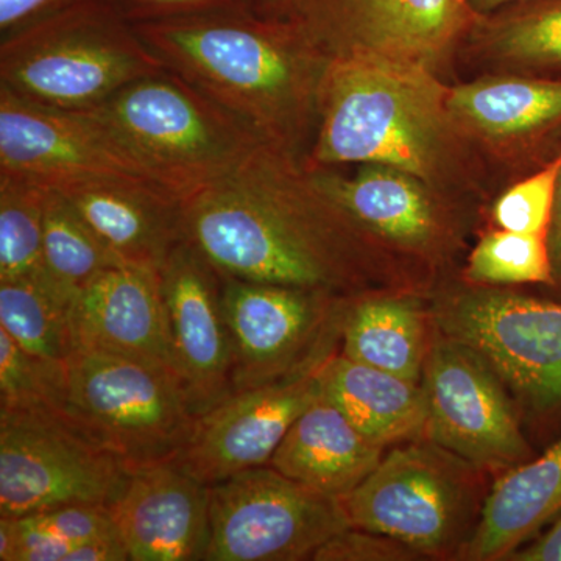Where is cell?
Segmentation results:
<instances>
[{"mask_svg":"<svg viewBox=\"0 0 561 561\" xmlns=\"http://www.w3.org/2000/svg\"><path fill=\"white\" fill-rule=\"evenodd\" d=\"M184 230L225 278L350 300L413 290L386 247L332 197L319 173L268 144L184 197Z\"/></svg>","mask_w":561,"mask_h":561,"instance_id":"6da1fadb","label":"cell"},{"mask_svg":"<svg viewBox=\"0 0 561 561\" xmlns=\"http://www.w3.org/2000/svg\"><path fill=\"white\" fill-rule=\"evenodd\" d=\"M165 69L298 158L319 121L328 58L287 18L227 11L133 25Z\"/></svg>","mask_w":561,"mask_h":561,"instance_id":"7a4b0ae2","label":"cell"},{"mask_svg":"<svg viewBox=\"0 0 561 561\" xmlns=\"http://www.w3.org/2000/svg\"><path fill=\"white\" fill-rule=\"evenodd\" d=\"M434 70L378 55L331 58L308 169L382 164L435 183L465 136Z\"/></svg>","mask_w":561,"mask_h":561,"instance_id":"3957f363","label":"cell"},{"mask_svg":"<svg viewBox=\"0 0 561 561\" xmlns=\"http://www.w3.org/2000/svg\"><path fill=\"white\" fill-rule=\"evenodd\" d=\"M162 69L133 25L99 0H81L0 44V84L47 108H95Z\"/></svg>","mask_w":561,"mask_h":561,"instance_id":"277c9868","label":"cell"},{"mask_svg":"<svg viewBox=\"0 0 561 561\" xmlns=\"http://www.w3.org/2000/svg\"><path fill=\"white\" fill-rule=\"evenodd\" d=\"M84 111L183 197L234 172L265 144L230 111L165 68Z\"/></svg>","mask_w":561,"mask_h":561,"instance_id":"5b68a950","label":"cell"},{"mask_svg":"<svg viewBox=\"0 0 561 561\" xmlns=\"http://www.w3.org/2000/svg\"><path fill=\"white\" fill-rule=\"evenodd\" d=\"M483 474L456 454L419 438L383 454L342 504L357 529L394 538L424 559H457L489 493Z\"/></svg>","mask_w":561,"mask_h":561,"instance_id":"8992f818","label":"cell"},{"mask_svg":"<svg viewBox=\"0 0 561 561\" xmlns=\"http://www.w3.org/2000/svg\"><path fill=\"white\" fill-rule=\"evenodd\" d=\"M54 408L133 470L175 459L198 419L183 382L169 368L84 350L65 362Z\"/></svg>","mask_w":561,"mask_h":561,"instance_id":"52a82bcc","label":"cell"},{"mask_svg":"<svg viewBox=\"0 0 561 561\" xmlns=\"http://www.w3.org/2000/svg\"><path fill=\"white\" fill-rule=\"evenodd\" d=\"M135 470L50 404L0 405V516L113 507Z\"/></svg>","mask_w":561,"mask_h":561,"instance_id":"ba28073f","label":"cell"},{"mask_svg":"<svg viewBox=\"0 0 561 561\" xmlns=\"http://www.w3.org/2000/svg\"><path fill=\"white\" fill-rule=\"evenodd\" d=\"M430 312L435 330L478 351L527 411H561V302L470 284Z\"/></svg>","mask_w":561,"mask_h":561,"instance_id":"9c48e42d","label":"cell"},{"mask_svg":"<svg viewBox=\"0 0 561 561\" xmlns=\"http://www.w3.org/2000/svg\"><path fill=\"white\" fill-rule=\"evenodd\" d=\"M353 527L341 497L320 493L271 465L210 485L206 561H300Z\"/></svg>","mask_w":561,"mask_h":561,"instance_id":"30bf717a","label":"cell"},{"mask_svg":"<svg viewBox=\"0 0 561 561\" xmlns=\"http://www.w3.org/2000/svg\"><path fill=\"white\" fill-rule=\"evenodd\" d=\"M350 301L323 291L221 276L234 391L286 378L330 359L341 346Z\"/></svg>","mask_w":561,"mask_h":561,"instance_id":"8fae6325","label":"cell"},{"mask_svg":"<svg viewBox=\"0 0 561 561\" xmlns=\"http://www.w3.org/2000/svg\"><path fill=\"white\" fill-rule=\"evenodd\" d=\"M421 386L427 440L497 476L534 459L507 387L478 351L434 328Z\"/></svg>","mask_w":561,"mask_h":561,"instance_id":"7c38bea8","label":"cell"},{"mask_svg":"<svg viewBox=\"0 0 561 561\" xmlns=\"http://www.w3.org/2000/svg\"><path fill=\"white\" fill-rule=\"evenodd\" d=\"M284 18L328 60L378 55L437 73L479 14L468 0H291Z\"/></svg>","mask_w":561,"mask_h":561,"instance_id":"4fadbf2b","label":"cell"},{"mask_svg":"<svg viewBox=\"0 0 561 561\" xmlns=\"http://www.w3.org/2000/svg\"><path fill=\"white\" fill-rule=\"evenodd\" d=\"M0 173L22 176L46 187L87 176H117L169 190L88 111L36 105L2 84Z\"/></svg>","mask_w":561,"mask_h":561,"instance_id":"5bb4252c","label":"cell"},{"mask_svg":"<svg viewBox=\"0 0 561 561\" xmlns=\"http://www.w3.org/2000/svg\"><path fill=\"white\" fill-rule=\"evenodd\" d=\"M321 365L234 391L198 416L175 460L208 485L268 465L295 420L320 397Z\"/></svg>","mask_w":561,"mask_h":561,"instance_id":"9a60e30c","label":"cell"},{"mask_svg":"<svg viewBox=\"0 0 561 561\" xmlns=\"http://www.w3.org/2000/svg\"><path fill=\"white\" fill-rule=\"evenodd\" d=\"M160 278L176 373L201 416L234 391L221 275L184 241L162 265Z\"/></svg>","mask_w":561,"mask_h":561,"instance_id":"2e32d148","label":"cell"},{"mask_svg":"<svg viewBox=\"0 0 561 561\" xmlns=\"http://www.w3.org/2000/svg\"><path fill=\"white\" fill-rule=\"evenodd\" d=\"M316 172L332 197L386 249L434 264L460 245L457 221L432 186L411 173L382 164H362L351 179Z\"/></svg>","mask_w":561,"mask_h":561,"instance_id":"e0dca14e","label":"cell"},{"mask_svg":"<svg viewBox=\"0 0 561 561\" xmlns=\"http://www.w3.org/2000/svg\"><path fill=\"white\" fill-rule=\"evenodd\" d=\"M111 512L131 561L206 560L210 485L175 459L135 470Z\"/></svg>","mask_w":561,"mask_h":561,"instance_id":"ac0fdd59","label":"cell"},{"mask_svg":"<svg viewBox=\"0 0 561 561\" xmlns=\"http://www.w3.org/2000/svg\"><path fill=\"white\" fill-rule=\"evenodd\" d=\"M69 321L73 348L151 362L179 376L160 272L127 264L106 268L76 295Z\"/></svg>","mask_w":561,"mask_h":561,"instance_id":"d6986e66","label":"cell"},{"mask_svg":"<svg viewBox=\"0 0 561 561\" xmlns=\"http://www.w3.org/2000/svg\"><path fill=\"white\" fill-rule=\"evenodd\" d=\"M60 192L121 264L161 272L186 241L184 197L142 181L87 176L50 186Z\"/></svg>","mask_w":561,"mask_h":561,"instance_id":"ffe728a7","label":"cell"},{"mask_svg":"<svg viewBox=\"0 0 561 561\" xmlns=\"http://www.w3.org/2000/svg\"><path fill=\"white\" fill-rule=\"evenodd\" d=\"M383 449L320 393L291 424L268 465L301 485L342 500L378 467Z\"/></svg>","mask_w":561,"mask_h":561,"instance_id":"44dd1931","label":"cell"},{"mask_svg":"<svg viewBox=\"0 0 561 561\" xmlns=\"http://www.w3.org/2000/svg\"><path fill=\"white\" fill-rule=\"evenodd\" d=\"M448 110L465 136L491 144H534L561 131V79L505 73L448 90Z\"/></svg>","mask_w":561,"mask_h":561,"instance_id":"7402d4cb","label":"cell"},{"mask_svg":"<svg viewBox=\"0 0 561 561\" xmlns=\"http://www.w3.org/2000/svg\"><path fill=\"white\" fill-rule=\"evenodd\" d=\"M561 512V438L542 456L502 472L456 560L500 561Z\"/></svg>","mask_w":561,"mask_h":561,"instance_id":"603a6c76","label":"cell"},{"mask_svg":"<svg viewBox=\"0 0 561 561\" xmlns=\"http://www.w3.org/2000/svg\"><path fill=\"white\" fill-rule=\"evenodd\" d=\"M321 393L382 448L424 438L427 405L421 382L334 353L320 368Z\"/></svg>","mask_w":561,"mask_h":561,"instance_id":"cb8c5ba5","label":"cell"},{"mask_svg":"<svg viewBox=\"0 0 561 561\" xmlns=\"http://www.w3.org/2000/svg\"><path fill=\"white\" fill-rule=\"evenodd\" d=\"M432 331L431 312L411 294L364 295L346 309L341 353L420 383Z\"/></svg>","mask_w":561,"mask_h":561,"instance_id":"d4e9b609","label":"cell"},{"mask_svg":"<svg viewBox=\"0 0 561 561\" xmlns=\"http://www.w3.org/2000/svg\"><path fill=\"white\" fill-rule=\"evenodd\" d=\"M467 41L515 73H561V0H518L482 14Z\"/></svg>","mask_w":561,"mask_h":561,"instance_id":"484cf974","label":"cell"},{"mask_svg":"<svg viewBox=\"0 0 561 561\" xmlns=\"http://www.w3.org/2000/svg\"><path fill=\"white\" fill-rule=\"evenodd\" d=\"M69 309L49 278L0 280V328L41 359L65 364L76 351Z\"/></svg>","mask_w":561,"mask_h":561,"instance_id":"4316f807","label":"cell"},{"mask_svg":"<svg viewBox=\"0 0 561 561\" xmlns=\"http://www.w3.org/2000/svg\"><path fill=\"white\" fill-rule=\"evenodd\" d=\"M43 264L55 289L72 305L99 273L121 262L60 192L47 187Z\"/></svg>","mask_w":561,"mask_h":561,"instance_id":"83f0119b","label":"cell"},{"mask_svg":"<svg viewBox=\"0 0 561 561\" xmlns=\"http://www.w3.org/2000/svg\"><path fill=\"white\" fill-rule=\"evenodd\" d=\"M47 187L0 173V280L47 278L43 264Z\"/></svg>","mask_w":561,"mask_h":561,"instance_id":"f1b7e54d","label":"cell"},{"mask_svg":"<svg viewBox=\"0 0 561 561\" xmlns=\"http://www.w3.org/2000/svg\"><path fill=\"white\" fill-rule=\"evenodd\" d=\"M463 276L471 286H553L548 239L507 230L491 231L471 250Z\"/></svg>","mask_w":561,"mask_h":561,"instance_id":"f546056e","label":"cell"},{"mask_svg":"<svg viewBox=\"0 0 561 561\" xmlns=\"http://www.w3.org/2000/svg\"><path fill=\"white\" fill-rule=\"evenodd\" d=\"M62 367L65 364L33 356L0 328V405H55Z\"/></svg>","mask_w":561,"mask_h":561,"instance_id":"4dcf8cb0","label":"cell"},{"mask_svg":"<svg viewBox=\"0 0 561 561\" xmlns=\"http://www.w3.org/2000/svg\"><path fill=\"white\" fill-rule=\"evenodd\" d=\"M560 165L561 150L540 171L519 181L497 198L493 220L500 230L548 236Z\"/></svg>","mask_w":561,"mask_h":561,"instance_id":"1f68e13d","label":"cell"},{"mask_svg":"<svg viewBox=\"0 0 561 561\" xmlns=\"http://www.w3.org/2000/svg\"><path fill=\"white\" fill-rule=\"evenodd\" d=\"M130 25L256 10V0H99Z\"/></svg>","mask_w":561,"mask_h":561,"instance_id":"d6a6232c","label":"cell"},{"mask_svg":"<svg viewBox=\"0 0 561 561\" xmlns=\"http://www.w3.org/2000/svg\"><path fill=\"white\" fill-rule=\"evenodd\" d=\"M25 518L69 545L98 538L121 537L111 508L98 505H69L54 511L32 513L25 515Z\"/></svg>","mask_w":561,"mask_h":561,"instance_id":"836d02e7","label":"cell"},{"mask_svg":"<svg viewBox=\"0 0 561 561\" xmlns=\"http://www.w3.org/2000/svg\"><path fill=\"white\" fill-rule=\"evenodd\" d=\"M424 559L404 542L357 527L341 531L313 553L317 561H411Z\"/></svg>","mask_w":561,"mask_h":561,"instance_id":"e575fe53","label":"cell"},{"mask_svg":"<svg viewBox=\"0 0 561 561\" xmlns=\"http://www.w3.org/2000/svg\"><path fill=\"white\" fill-rule=\"evenodd\" d=\"M79 2L81 0H0V35L2 39L10 38Z\"/></svg>","mask_w":561,"mask_h":561,"instance_id":"d590c367","label":"cell"},{"mask_svg":"<svg viewBox=\"0 0 561 561\" xmlns=\"http://www.w3.org/2000/svg\"><path fill=\"white\" fill-rule=\"evenodd\" d=\"M508 561H561V518L552 529L531 545L522 546L507 557Z\"/></svg>","mask_w":561,"mask_h":561,"instance_id":"8d00e7d4","label":"cell"},{"mask_svg":"<svg viewBox=\"0 0 561 561\" xmlns=\"http://www.w3.org/2000/svg\"><path fill=\"white\" fill-rule=\"evenodd\" d=\"M546 239H548L549 256H551L553 286H561V165L557 176L551 225Z\"/></svg>","mask_w":561,"mask_h":561,"instance_id":"74e56055","label":"cell"},{"mask_svg":"<svg viewBox=\"0 0 561 561\" xmlns=\"http://www.w3.org/2000/svg\"><path fill=\"white\" fill-rule=\"evenodd\" d=\"M291 0H256V11L268 16H286Z\"/></svg>","mask_w":561,"mask_h":561,"instance_id":"f35d334b","label":"cell"},{"mask_svg":"<svg viewBox=\"0 0 561 561\" xmlns=\"http://www.w3.org/2000/svg\"><path fill=\"white\" fill-rule=\"evenodd\" d=\"M471 9L482 16V14L491 13V11L501 9V7L508 5L512 2H518V0H468Z\"/></svg>","mask_w":561,"mask_h":561,"instance_id":"ab89813d","label":"cell"}]
</instances>
